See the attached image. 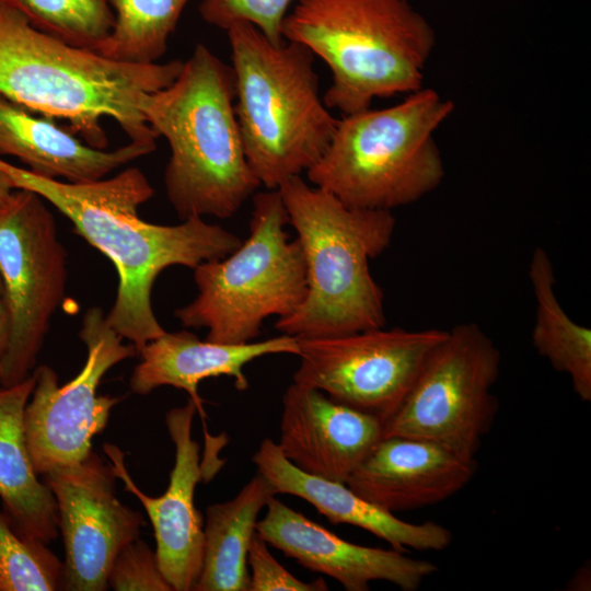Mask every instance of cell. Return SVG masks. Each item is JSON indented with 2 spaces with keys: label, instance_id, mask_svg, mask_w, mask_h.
<instances>
[{
  "label": "cell",
  "instance_id": "1",
  "mask_svg": "<svg viewBox=\"0 0 591 591\" xmlns=\"http://www.w3.org/2000/svg\"><path fill=\"white\" fill-rule=\"evenodd\" d=\"M0 169L14 188L34 192L59 210L81 237L114 264L118 286L106 322L135 346L137 355L166 332L151 302L158 276L170 266L194 269L222 258L242 243L236 234L200 217L173 225L142 220L138 208L154 189L138 167L88 183L39 176L1 158Z\"/></svg>",
  "mask_w": 591,
  "mask_h": 591
},
{
  "label": "cell",
  "instance_id": "2",
  "mask_svg": "<svg viewBox=\"0 0 591 591\" xmlns=\"http://www.w3.org/2000/svg\"><path fill=\"white\" fill-rule=\"evenodd\" d=\"M184 61L128 63L71 46L34 27L0 0V95L27 109L69 123L88 144L105 149L103 118L114 119L130 141L155 147L142 113L148 93L169 85Z\"/></svg>",
  "mask_w": 591,
  "mask_h": 591
},
{
  "label": "cell",
  "instance_id": "3",
  "mask_svg": "<svg viewBox=\"0 0 591 591\" xmlns=\"http://www.w3.org/2000/svg\"><path fill=\"white\" fill-rule=\"evenodd\" d=\"M231 66L198 44L177 77L148 93L142 113L169 143L167 199L178 217L228 219L262 186L245 155Z\"/></svg>",
  "mask_w": 591,
  "mask_h": 591
},
{
  "label": "cell",
  "instance_id": "4",
  "mask_svg": "<svg viewBox=\"0 0 591 591\" xmlns=\"http://www.w3.org/2000/svg\"><path fill=\"white\" fill-rule=\"evenodd\" d=\"M278 189L303 251L306 294L276 329L314 338L385 326L384 294L369 264L392 241V211L346 206L301 175Z\"/></svg>",
  "mask_w": 591,
  "mask_h": 591
},
{
  "label": "cell",
  "instance_id": "5",
  "mask_svg": "<svg viewBox=\"0 0 591 591\" xmlns=\"http://www.w3.org/2000/svg\"><path fill=\"white\" fill-rule=\"evenodd\" d=\"M282 37L325 62L332 82L323 102L343 115L421 89L436 45L433 27L408 0H298Z\"/></svg>",
  "mask_w": 591,
  "mask_h": 591
},
{
  "label": "cell",
  "instance_id": "6",
  "mask_svg": "<svg viewBox=\"0 0 591 591\" xmlns=\"http://www.w3.org/2000/svg\"><path fill=\"white\" fill-rule=\"evenodd\" d=\"M225 32L246 159L262 186L278 189L321 158L337 119L320 96L315 56L306 47L274 44L246 22Z\"/></svg>",
  "mask_w": 591,
  "mask_h": 591
},
{
  "label": "cell",
  "instance_id": "7",
  "mask_svg": "<svg viewBox=\"0 0 591 591\" xmlns=\"http://www.w3.org/2000/svg\"><path fill=\"white\" fill-rule=\"evenodd\" d=\"M453 108L421 88L393 106L344 115L306 177L352 208L392 211L413 204L444 177L433 135Z\"/></svg>",
  "mask_w": 591,
  "mask_h": 591
},
{
  "label": "cell",
  "instance_id": "8",
  "mask_svg": "<svg viewBox=\"0 0 591 591\" xmlns=\"http://www.w3.org/2000/svg\"><path fill=\"white\" fill-rule=\"evenodd\" d=\"M279 189L253 195L250 233L229 255L196 266L197 296L174 315L184 327L206 328V339L222 344L254 341L269 316L286 317L303 302L306 269Z\"/></svg>",
  "mask_w": 591,
  "mask_h": 591
},
{
  "label": "cell",
  "instance_id": "9",
  "mask_svg": "<svg viewBox=\"0 0 591 591\" xmlns=\"http://www.w3.org/2000/svg\"><path fill=\"white\" fill-rule=\"evenodd\" d=\"M500 366L499 349L477 324L462 323L449 329L384 424L383 437L430 441L475 462L497 413L493 387Z\"/></svg>",
  "mask_w": 591,
  "mask_h": 591
},
{
  "label": "cell",
  "instance_id": "10",
  "mask_svg": "<svg viewBox=\"0 0 591 591\" xmlns=\"http://www.w3.org/2000/svg\"><path fill=\"white\" fill-rule=\"evenodd\" d=\"M0 276L10 312L0 385L11 386L35 369L68 279L55 219L34 192L15 188L0 207Z\"/></svg>",
  "mask_w": 591,
  "mask_h": 591
},
{
  "label": "cell",
  "instance_id": "11",
  "mask_svg": "<svg viewBox=\"0 0 591 591\" xmlns=\"http://www.w3.org/2000/svg\"><path fill=\"white\" fill-rule=\"evenodd\" d=\"M447 335V329L439 328L383 326L331 337H298L300 363L293 382L385 424Z\"/></svg>",
  "mask_w": 591,
  "mask_h": 591
},
{
  "label": "cell",
  "instance_id": "12",
  "mask_svg": "<svg viewBox=\"0 0 591 591\" xmlns=\"http://www.w3.org/2000/svg\"><path fill=\"white\" fill-rule=\"evenodd\" d=\"M79 336L86 347V359L71 381L60 385L57 373L45 364L32 372L35 385L24 410V432L39 476L89 455L94 436L103 431L120 401L99 396V384L114 366L137 355L135 346L124 344L107 324L99 306L84 313Z\"/></svg>",
  "mask_w": 591,
  "mask_h": 591
},
{
  "label": "cell",
  "instance_id": "13",
  "mask_svg": "<svg viewBox=\"0 0 591 591\" xmlns=\"http://www.w3.org/2000/svg\"><path fill=\"white\" fill-rule=\"evenodd\" d=\"M42 477L54 495L63 538L62 590L108 589L109 567L119 551L139 537L143 515L117 498L113 466L93 451Z\"/></svg>",
  "mask_w": 591,
  "mask_h": 591
},
{
  "label": "cell",
  "instance_id": "14",
  "mask_svg": "<svg viewBox=\"0 0 591 591\" xmlns=\"http://www.w3.org/2000/svg\"><path fill=\"white\" fill-rule=\"evenodd\" d=\"M197 412L192 399L169 410L165 424L175 448L169 486L159 497L142 493L131 479L124 453L113 444L104 451L125 490L143 506L154 532L159 567L173 591L194 590L202 566L204 521L194 501L196 486L206 477L199 444L193 439L192 426Z\"/></svg>",
  "mask_w": 591,
  "mask_h": 591
},
{
  "label": "cell",
  "instance_id": "15",
  "mask_svg": "<svg viewBox=\"0 0 591 591\" xmlns=\"http://www.w3.org/2000/svg\"><path fill=\"white\" fill-rule=\"evenodd\" d=\"M256 532L306 569L328 576L347 591H368L372 581H387L403 591H416L438 571L428 560L396 549L348 542L274 496Z\"/></svg>",
  "mask_w": 591,
  "mask_h": 591
},
{
  "label": "cell",
  "instance_id": "16",
  "mask_svg": "<svg viewBox=\"0 0 591 591\" xmlns=\"http://www.w3.org/2000/svg\"><path fill=\"white\" fill-rule=\"evenodd\" d=\"M383 428L376 416L293 382L282 396L277 444L299 470L346 484L381 440Z\"/></svg>",
  "mask_w": 591,
  "mask_h": 591
},
{
  "label": "cell",
  "instance_id": "17",
  "mask_svg": "<svg viewBox=\"0 0 591 591\" xmlns=\"http://www.w3.org/2000/svg\"><path fill=\"white\" fill-rule=\"evenodd\" d=\"M476 462L430 441L382 437L346 484L391 513L439 503L464 488Z\"/></svg>",
  "mask_w": 591,
  "mask_h": 591
},
{
  "label": "cell",
  "instance_id": "18",
  "mask_svg": "<svg viewBox=\"0 0 591 591\" xmlns=\"http://www.w3.org/2000/svg\"><path fill=\"white\" fill-rule=\"evenodd\" d=\"M252 461L257 473L268 480L276 495L299 497L311 503L331 523L363 529L387 542L393 549L442 551L452 542V532L440 523L403 521L360 497L345 483L299 470L269 438L260 442Z\"/></svg>",
  "mask_w": 591,
  "mask_h": 591
},
{
  "label": "cell",
  "instance_id": "19",
  "mask_svg": "<svg viewBox=\"0 0 591 591\" xmlns=\"http://www.w3.org/2000/svg\"><path fill=\"white\" fill-rule=\"evenodd\" d=\"M276 354L298 356V337L281 334L260 341L222 344L201 340L186 331L165 332L139 351L140 361L131 373L129 386L138 395H148L160 386L183 390L204 419L206 414L198 392L202 380L228 376L236 390L245 391L248 387L245 366Z\"/></svg>",
  "mask_w": 591,
  "mask_h": 591
},
{
  "label": "cell",
  "instance_id": "20",
  "mask_svg": "<svg viewBox=\"0 0 591 591\" xmlns=\"http://www.w3.org/2000/svg\"><path fill=\"white\" fill-rule=\"evenodd\" d=\"M154 150V146L134 141L111 151L94 148L54 118L0 95V155L18 158L36 175L94 182Z\"/></svg>",
  "mask_w": 591,
  "mask_h": 591
},
{
  "label": "cell",
  "instance_id": "21",
  "mask_svg": "<svg viewBox=\"0 0 591 591\" xmlns=\"http://www.w3.org/2000/svg\"><path fill=\"white\" fill-rule=\"evenodd\" d=\"M34 385L33 373L18 384L0 385V500L18 533L48 544L59 533L57 506L34 470L24 432V410Z\"/></svg>",
  "mask_w": 591,
  "mask_h": 591
},
{
  "label": "cell",
  "instance_id": "22",
  "mask_svg": "<svg viewBox=\"0 0 591 591\" xmlns=\"http://www.w3.org/2000/svg\"><path fill=\"white\" fill-rule=\"evenodd\" d=\"M276 493L257 473L231 500L206 508L202 566L195 591H248L247 555L258 514Z\"/></svg>",
  "mask_w": 591,
  "mask_h": 591
},
{
  "label": "cell",
  "instance_id": "23",
  "mask_svg": "<svg viewBox=\"0 0 591 591\" xmlns=\"http://www.w3.org/2000/svg\"><path fill=\"white\" fill-rule=\"evenodd\" d=\"M529 278L536 302L532 344L551 366L567 374L573 392L591 401V329L573 322L557 300L552 260L536 247L530 260Z\"/></svg>",
  "mask_w": 591,
  "mask_h": 591
},
{
  "label": "cell",
  "instance_id": "24",
  "mask_svg": "<svg viewBox=\"0 0 591 591\" xmlns=\"http://www.w3.org/2000/svg\"><path fill=\"white\" fill-rule=\"evenodd\" d=\"M189 0H108L115 22L95 49L102 56L128 63H154L167 47Z\"/></svg>",
  "mask_w": 591,
  "mask_h": 591
},
{
  "label": "cell",
  "instance_id": "25",
  "mask_svg": "<svg viewBox=\"0 0 591 591\" xmlns=\"http://www.w3.org/2000/svg\"><path fill=\"white\" fill-rule=\"evenodd\" d=\"M37 30L71 46L94 50L109 35L115 15L108 0H2Z\"/></svg>",
  "mask_w": 591,
  "mask_h": 591
},
{
  "label": "cell",
  "instance_id": "26",
  "mask_svg": "<svg viewBox=\"0 0 591 591\" xmlns=\"http://www.w3.org/2000/svg\"><path fill=\"white\" fill-rule=\"evenodd\" d=\"M62 571L47 544L18 533L0 511V591L61 590Z\"/></svg>",
  "mask_w": 591,
  "mask_h": 591
},
{
  "label": "cell",
  "instance_id": "27",
  "mask_svg": "<svg viewBox=\"0 0 591 591\" xmlns=\"http://www.w3.org/2000/svg\"><path fill=\"white\" fill-rule=\"evenodd\" d=\"M294 0H201L202 19L227 31L239 22L256 26L271 43L280 44L282 22Z\"/></svg>",
  "mask_w": 591,
  "mask_h": 591
},
{
  "label": "cell",
  "instance_id": "28",
  "mask_svg": "<svg viewBox=\"0 0 591 591\" xmlns=\"http://www.w3.org/2000/svg\"><path fill=\"white\" fill-rule=\"evenodd\" d=\"M107 586L115 591H173L159 567L155 551L139 537L114 558Z\"/></svg>",
  "mask_w": 591,
  "mask_h": 591
},
{
  "label": "cell",
  "instance_id": "29",
  "mask_svg": "<svg viewBox=\"0 0 591 591\" xmlns=\"http://www.w3.org/2000/svg\"><path fill=\"white\" fill-rule=\"evenodd\" d=\"M268 543L257 532L247 555L251 568L248 591H324V579L304 582L289 572L270 553Z\"/></svg>",
  "mask_w": 591,
  "mask_h": 591
},
{
  "label": "cell",
  "instance_id": "30",
  "mask_svg": "<svg viewBox=\"0 0 591 591\" xmlns=\"http://www.w3.org/2000/svg\"><path fill=\"white\" fill-rule=\"evenodd\" d=\"M10 334V312L2 278L0 276V363L4 355Z\"/></svg>",
  "mask_w": 591,
  "mask_h": 591
},
{
  "label": "cell",
  "instance_id": "31",
  "mask_svg": "<svg viewBox=\"0 0 591 591\" xmlns=\"http://www.w3.org/2000/svg\"><path fill=\"white\" fill-rule=\"evenodd\" d=\"M570 590H590V567L587 563L580 567L568 583Z\"/></svg>",
  "mask_w": 591,
  "mask_h": 591
},
{
  "label": "cell",
  "instance_id": "32",
  "mask_svg": "<svg viewBox=\"0 0 591 591\" xmlns=\"http://www.w3.org/2000/svg\"><path fill=\"white\" fill-rule=\"evenodd\" d=\"M14 189L10 177L0 169V207L8 200Z\"/></svg>",
  "mask_w": 591,
  "mask_h": 591
}]
</instances>
